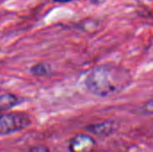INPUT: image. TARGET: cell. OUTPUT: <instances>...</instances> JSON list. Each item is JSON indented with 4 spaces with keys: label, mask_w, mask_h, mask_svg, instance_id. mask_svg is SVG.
<instances>
[{
    "label": "cell",
    "mask_w": 153,
    "mask_h": 152,
    "mask_svg": "<svg viewBox=\"0 0 153 152\" xmlns=\"http://www.w3.org/2000/svg\"><path fill=\"white\" fill-rule=\"evenodd\" d=\"M28 115L19 112L0 114V134H8L23 130L30 125Z\"/></svg>",
    "instance_id": "7a4b0ae2"
},
{
    "label": "cell",
    "mask_w": 153,
    "mask_h": 152,
    "mask_svg": "<svg viewBox=\"0 0 153 152\" xmlns=\"http://www.w3.org/2000/svg\"><path fill=\"white\" fill-rule=\"evenodd\" d=\"M29 152H50L49 150L45 146H35L31 148Z\"/></svg>",
    "instance_id": "ba28073f"
},
{
    "label": "cell",
    "mask_w": 153,
    "mask_h": 152,
    "mask_svg": "<svg viewBox=\"0 0 153 152\" xmlns=\"http://www.w3.org/2000/svg\"><path fill=\"white\" fill-rule=\"evenodd\" d=\"M55 2H58V3H66V2H71L74 0H54Z\"/></svg>",
    "instance_id": "9c48e42d"
},
{
    "label": "cell",
    "mask_w": 153,
    "mask_h": 152,
    "mask_svg": "<svg viewBox=\"0 0 153 152\" xmlns=\"http://www.w3.org/2000/svg\"><path fill=\"white\" fill-rule=\"evenodd\" d=\"M19 99L16 96L13 94H3L0 95V111H5L11 109L16 106Z\"/></svg>",
    "instance_id": "5b68a950"
},
{
    "label": "cell",
    "mask_w": 153,
    "mask_h": 152,
    "mask_svg": "<svg viewBox=\"0 0 153 152\" xmlns=\"http://www.w3.org/2000/svg\"><path fill=\"white\" fill-rule=\"evenodd\" d=\"M143 108V111L145 113L153 115V99L149 100L148 102H146Z\"/></svg>",
    "instance_id": "52a82bcc"
},
{
    "label": "cell",
    "mask_w": 153,
    "mask_h": 152,
    "mask_svg": "<svg viewBox=\"0 0 153 152\" xmlns=\"http://www.w3.org/2000/svg\"><path fill=\"white\" fill-rule=\"evenodd\" d=\"M30 73L36 76H47L51 73V67L47 64H37L30 68Z\"/></svg>",
    "instance_id": "8992f818"
},
{
    "label": "cell",
    "mask_w": 153,
    "mask_h": 152,
    "mask_svg": "<svg viewBox=\"0 0 153 152\" xmlns=\"http://www.w3.org/2000/svg\"><path fill=\"white\" fill-rule=\"evenodd\" d=\"M95 141L87 134H77L69 142L71 152H93Z\"/></svg>",
    "instance_id": "3957f363"
},
{
    "label": "cell",
    "mask_w": 153,
    "mask_h": 152,
    "mask_svg": "<svg viewBox=\"0 0 153 152\" xmlns=\"http://www.w3.org/2000/svg\"><path fill=\"white\" fill-rule=\"evenodd\" d=\"M87 129L88 131H90L95 135L106 136V135H109L112 133V132L114 131V125L110 122H104V123L90 125Z\"/></svg>",
    "instance_id": "277c9868"
},
{
    "label": "cell",
    "mask_w": 153,
    "mask_h": 152,
    "mask_svg": "<svg viewBox=\"0 0 153 152\" xmlns=\"http://www.w3.org/2000/svg\"><path fill=\"white\" fill-rule=\"evenodd\" d=\"M131 77L126 70L114 65H100L87 76V89L94 95L109 97L124 90L130 83Z\"/></svg>",
    "instance_id": "6da1fadb"
}]
</instances>
